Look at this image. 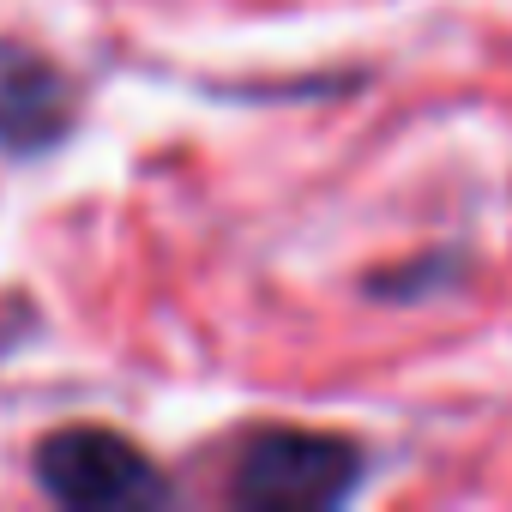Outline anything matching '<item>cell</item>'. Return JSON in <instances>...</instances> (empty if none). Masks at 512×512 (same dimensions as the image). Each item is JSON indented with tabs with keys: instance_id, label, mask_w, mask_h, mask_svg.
Masks as SVG:
<instances>
[{
	"instance_id": "6da1fadb",
	"label": "cell",
	"mask_w": 512,
	"mask_h": 512,
	"mask_svg": "<svg viewBox=\"0 0 512 512\" xmlns=\"http://www.w3.org/2000/svg\"><path fill=\"white\" fill-rule=\"evenodd\" d=\"M368 446L332 428H260L229 476V500L241 512H338L368 482Z\"/></svg>"
},
{
	"instance_id": "7a4b0ae2",
	"label": "cell",
	"mask_w": 512,
	"mask_h": 512,
	"mask_svg": "<svg viewBox=\"0 0 512 512\" xmlns=\"http://www.w3.org/2000/svg\"><path fill=\"white\" fill-rule=\"evenodd\" d=\"M37 482L49 500L73 506V512H121V506H157L169 500V482L157 476V464L115 428H55L37 458H31Z\"/></svg>"
},
{
	"instance_id": "3957f363",
	"label": "cell",
	"mask_w": 512,
	"mask_h": 512,
	"mask_svg": "<svg viewBox=\"0 0 512 512\" xmlns=\"http://www.w3.org/2000/svg\"><path fill=\"white\" fill-rule=\"evenodd\" d=\"M79 127V91L61 61L43 49L0 37V151L7 157H49Z\"/></svg>"
},
{
	"instance_id": "277c9868",
	"label": "cell",
	"mask_w": 512,
	"mask_h": 512,
	"mask_svg": "<svg viewBox=\"0 0 512 512\" xmlns=\"http://www.w3.org/2000/svg\"><path fill=\"white\" fill-rule=\"evenodd\" d=\"M464 266L470 260L458 247H428V253H410V260H398V266H380L374 278H362V290L374 302H428V296L452 290L464 278Z\"/></svg>"
}]
</instances>
